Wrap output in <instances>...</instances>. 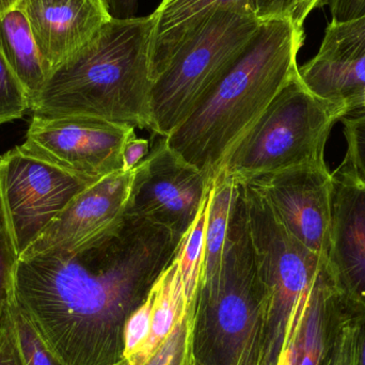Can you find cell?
<instances>
[{
  "label": "cell",
  "instance_id": "1",
  "mask_svg": "<svg viewBox=\"0 0 365 365\" xmlns=\"http://www.w3.org/2000/svg\"><path fill=\"white\" fill-rule=\"evenodd\" d=\"M182 237L139 217L70 250L19 259L13 298L63 365H119L124 328Z\"/></svg>",
  "mask_w": 365,
  "mask_h": 365
},
{
  "label": "cell",
  "instance_id": "2",
  "mask_svg": "<svg viewBox=\"0 0 365 365\" xmlns=\"http://www.w3.org/2000/svg\"><path fill=\"white\" fill-rule=\"evenodd\" d=\"M304 41V27L291 17L262 21L214 89L165 138L168 147L215 181L234 147L297 74Z\"/></svg>",
  "mask_w": 365,
  "mask_h": 365
},
{
  "label": "cell",
  "instance_id": "3",
  "mask_svg": "<svg viewBox=\"0 0 365 365\" xmlns=\"http://www.w3.org/2000/svg\"><path fill=\"white\" fill-rule=\"evenodd\" d=\"M152 26L151 15L111 19L89 44L49 73L32 115L151 128Z\"/></svg>",
  "mask_w": 365,
  "mask_h": 365
},
{
  "label": "cell",
  "instance_id": "4",
  "mask_svg": "<svg viewBox=\"0 0 365 365\" xmlns=\"http://www.w3.org/2000/svg\"><path fill=\"white\" fill-rule=\"evenodd\" d=\"M266 317L267 295L240 184L220 265L199 281L190 317L191 359L201 365H261Z\"/></svg>",
  "mask_w": 365,
  "mask_h": 365
},
{
  "label": "cell",
  "instance_id": "5",
  "mask_svg": "<svg viewBox=\"0 0 365 365\" xmlns=\"http://www.w3.org/2000/svg\"><path fill=\"white\" fill-rule=\"evenodd\" d=\"M340 113L312 93L299 73L227 156L220 173L242 182L326 162L325 148Z\"/></svg>",
  "mask_w": 365,
  "mask_h": 365
},
{
  "label": "cell",
  "instance_id": "6",
  "mask_svg": "<svg viewBox=\"0 0 365 365\" xmlns=\"http://www.w3.org/2000/svg\"><path fill=\"white\" fill-rule=\"evenodd\" d=\"M262 21L240 9H222L178 51L153 83L151 128L166 138L192 113L257 34Z\"/></svg>",
  "mask_w": 365,
  "mask_h": 365
},
{
  "label": "cell",
  "instance_id": "7",
  "mask_svg": "<svg viewBox=\"0 0 365 365\" xmlns=\"http://www.w3.org/2000/svg\"><path fill=\"white\" fill-rule=\"evenodd\" d=\"M240 186L255 261L267 295L265 349L261 365H276L289 317L327 259L298 242L255 187L247 182Z\"/></svg>",
  "mask_w": 365,
  "mask_h": 365
},
{
  "label": "cell",
  "instance_id": "8",
  "mask_svg": "<svg viewBox=\"0 0 365 365\" xmlns=\"http://www.w3.org/2000/svg\"><path fill=\"white\" fill-rule=\"evenodd\" d=\"M93 182L31 155L19 145L0 155V193L19 257Z\"/></svg>",
  "mask_w": 365,
  "mask_h": 365
},
{
  "label": "cell",
  "instance_id": "9",
  "mask_svg": "<svg viewBox=\"0 0 365 365\" xmlns=\"http://www.w3.org/2000/svg\"><path fill=\"white\" fill-rule=\"evenodd\" d=\"M135 130L94 118L32 115L19 147L77 177L98 182L123 171V149Z\"/></svg>",
  "mask_w": 365,
  "mask_h": 365
},
{
  "label": "cell",
  "instance_id": "10",
  "mask_svg": "<svg viewBox=\"0 0 365 365\" xmlns=\"http://www.w3.org/2000/svg\"><path fill=\"white\" fill-rule=\"evenodd\" d=\"M212 182L182 160L163 138L133 170L125 215L145 219L184 237Z\"/></svg>",
  "mask_w": 365,
  "mask_h": 365
},
{
  "label": "cell",
  "instance_id": "11",
  "mask_svg": "<svg viewBox=\"0 0 365 365\" xmlns=\"http://www.w3.org/2000/svg\"><path fill=\"white\" fill-rule=\"evenodd\" d=\"M332 182L334 175L326 162H321L244 182L264 195L279 220L298 242L315 255L327 259L331 231Z\"/></svg>",
  "mask_w": 365,
  "mask_h": 365
},
{
  "label": "cell",
  "instance_id": "12",
  "mask_svg": "<svg viewBox=\"0 0 365 365\" xmlns=\"http://www.w3.org/2000/svg\"><path fill=\"white\" fill-rule=\"evenodd\" d=\"M327 264L347 308L365 317V185L336 169Z\"/></svg>",
  "mask_w": 365,
  "mask_h": 365
},
{
  "label": "cell",
  "instance_id": "13",
  "mask_svg": "<svg viewBox=\"0 0 365 365\" xmlns=\"http://www.w3.org/2000/svg\"><path fill=\"white\" fill-rule=\"evenodd\" d=\"M133 171H119L93 182L74 197L19 259L70 250L119 223L125 215Z\"/></svg>",
  "mask_w": 365,
  "mask_h": 365
},
{
  "label": "cell",
  "instance_id": "14",
  "mask_svg": "<svg viewBox=\"0 0 365 365\" xmlns=\"http://www.w3.org/2000/svg\"><path fill=\"white\" fill-rule=\"evenodd\" d=\"M47 76L113 19L106 0H21Z\"/></svg>",
  "mask_w": 365,
  "mask_h": 365
},
{
  "label": "cell",
  "instance_id": "15",
  "mask_svg": "<svg viewBox=\"0 0 365 365\" xmlns=\"http://www.w3.org/2000/svg\"><path fill=\"white\" fill-rule=\"evenodd\" d=\"M230 8L255 14V0H162L151 14L150 66L153 83L215 13Z\"/></svg>",
  "mask_w": 365,
  "mask_h": 365
},
{
  "label": "cell",
  "instance_id": "16",
  "mask_svg": "<svg viewBox=\"0 0 365 365\" xmlns=\"http://www.w3.org/2000/svg\"><path fill=\"white\" fill-rule=\"evenodd\" d=\"M0 51L25 89L31 109L47 72L29 21L19 6L0 19Z\"/></svg>",
  "mask_w": 365,
  "mask_h": 365
},
{
  "label": "cell",
  "instance_id": "17",
  "mask_svg": "<svg viewBox=\"0 0 365 365\" xmlns=\"http://www.w3.org/2000/svg\"><path fill=\"white\" fill-rule=\"evenodd\" d=\"M151 329L143 349L128 360L130 365H145L160 351L180 321L191 310L187 304L180 263L175 261L164 270L151 292Z\"/></svg>",
  "mask_w": 365,
  "mask_h": 365
},
{
  "label": "cell",
  "instance_id": "18",
  "mask_svg": "<svg viewBox=\"0 0 365 365\" xmlns=\"http://www.w3.org/2000/svg\"><path fill=\"white\" fill-rule=\"evenodd\" d=\"M240 192V184L223 173L212 184L205 230V249L200 279L210 276L218 269L232 212ZM200 281V280H199Z\"/></svg>",
  "mask_w": 365,
  "mask_h": 365
},
{
  "label": "cell",
  "instance_id": "19",
  "mask_svg": "<svg viewBox=\"0 0 365 365\" xmlns=\"http://www.w3.org/2000/svg\"><path fill=\"white\" fill-rule=\"evenodd\" d=\"M212 188V185L195 222L191 225L188 233L182 237L181 247H180L179 253L177 255L180 268H181L185 294H186L189 309H192L193 304H195L202 265H203L206 221H207Z\"/></svg>",
  "mask_w": 365,
  "mask_h": 365
},
{
  "label": "cell",
  "instance_id": "20",
  "mask_svg": "<svg viewBox=\"0 0 365 365\" xmlns=\"http://www.w3.org/2000/svg\"><path fill=\"white\" fill-rule=\"evenodd\" d=\"M365 56V13L346 21H330L314 58L345 61Z\"/></svg>",
  "mask_w": 365,
  "mask_h": 365
},
{
  "label": "cell",
  "instance_id": "21",
  "mask_svg": "<svg viewBox=\"0 0 365 365\" xmlns=\"http://www.w3.org/2000/svg\"><path fill=\"white\" fill-rule=\"evenodd\" d=\"M8 314L23 365H63L19 310L13 297L9 302Z\"/></svg>",
  "mask_w": 365,
  "mask_h": 365
},
{
  "label": "cell",
  "instance_id": "22",
  "mask_svg": "<svg viewBox=\"0 0 365 365\" xmlns=\"http://www.w3.org/2000/svg\"><path fill=\"white\" fill-rule=\"evenodd\" d=\"M19 259L14 234L0 193V327L13 297V283Z\"/></svg>",
  "mask_w": 365,
  "mask_h": 365
},
{
  "label": "cell",
  "instance_id": "23",
  "mask_svg": "<svg viewBox=\"0 0 365 365\" xmlns=\"http://www.w3.org/2000/svg\"><path fill=\"white\" fill-rule=\"evenodd\" d=\"M346 154L339 168L365 185V113L342 118Z\"/></svg>",
  "mask_w": 365,
  "mask_h": 365
},
{
  "label": "cell",
  "instance_id": "24",
  "mask_svg": "<svg viewBox=\"0 0 365 365\" xmlns=\"http://www.w3.org/2000/svg\"><path fill=\"white\" fill-rule=\"evenodd\" d=\"M27 110V93L0 51V125L21 119Z\"/></svg>",
  "mask_w": 365,
  "mask_h": 365
},
{
  "label": "cell",
  "instance_id": "25",
  "mask_svg": "<svg viewBox=\"0 0 365 365\" xmlns=\"http://www.w3.org/2000/svg\"><path fill=\"white\" fill-rule=\"evenodd\" d=\"M191 309L178 323L160 351L145 365H186L190 340Z\"/></svg>",
  "mask_w": 365,
  "mask_h": 365
},
{
  "label": "cell",
  "instance_id": "26",
  "mask_svg": "<svg viewBox=\"0 0 365 365\" xmlns=\"http://www.w3.org/2000/svg\"><path fill=\"white\" fill-rule=\"evenodd\" d=\"M152 300L151 293L147 299L130 315L124 328V358L126 361L134 357L147 342L151 329Z\"/></svg>",
  "mask_w": 365,
  "mask_h": 365
},
{
  "label": "cell",
  "instance_id": "27",
  "mask_svg": "<svg viewBox=\"0 0 365 365\" xmlns=\"http://www.w3.org/2000/svg\"><path fill=\"white\" fill-rule=\"evenodd\" d=\"M365 317L351 315L341 329L338 339L323 365H356L358 336Z\"/></svg>",
  "mask_w": 365,
  "mask_h": 365
},
{
  "label": "cell",
  "instance_id": "28",
  "mask_svg": "<svg viewBox=\"0 0 365 365\" xmlns=\"http://www.w3.org/2000/svg\"><path fill=\"white\" fill-rule=\"evenodd\" d=\"M310 289L307 292L306 295L300 299V302L296 304L291 317H289L287 330H285L284 340H283L282 347H281L276 365H298V329H299L302 313H304L307 302H308Z\"/></svg>",
  "mask_w": 365,
  "mask_h": 365
},
{
  "label": "cell",
  "instance_id": "29",
  "mask_svg": "<svg viewBox=\"0 0 365 365\" xmlns=\"http://www.w3.org/2000/svg\"><path fill=\"white\" fill-rule=\"evenodd\" d=\"M0 365H23L15 342L12 324L6 309V317L0 327Z\"/></svg>",
  "mask_w": 365,
  "mask_h": 365
},
{
  "label": "cell",
  "instance_id": "30",
  "mask_svg": "<svg viewBox=\"0 0 365 365\" xmlns=\"http://www.w3.org/2000/svg\"><path fill=\"white\" fill-rule=\"evenodd\" d=\"M327 6L331 21H346L365 13V0H323L321 6Z\"/></svg>",
  "mask_w": 365,
  "mask_h": 365
},
{
  "label": "cell",
  "instance_id": "31",
  "mask_svg": "<svg viewBox=\"0 0 365 365\" xmlns=\"http://www.w3.org/2000/svg\"><path fill=\"white\" fill-rule=\"evenodd\" d=\"M255 15L261 21L277 19V17H291L295 10L297 0H255Z\"/></svg>",
  "mask_w": 365,
  "mask_h": 365
},
{
  "label": "cell",
  "instance_id": "32",
  "mask_svg": "<svg viewBox=\"0 0 365 365\" xmlns=\"http://www.w3.org/2000/svg\"><path fill=\"white\" fill-rule=\"evenodd\" d=\"M149 153V141L138 138L136 133L133 134L123 149V171L134 170Z\"/></svg>",
  "mask_w": 365,
  "mask_h": 365
},
{
  "label": "cell",
  "instance_id": "33",
  "mask_svg": "<svg viewBox=\"0 0 365 365\" xmlns=\"http://www.w3.org/2000/svg\"><path fill=\"white\" fill-rule=\"evenodd\" d=\"M139 0H106L113 19H128L136 16Z\"/></svg>",
  "mask_w": 365,
  "mask_h": 365
},
{
  "label": "cell",
  "instance_id": "34",
  "mask_svg": "<svg viewBox=\"0 0 365 365\" xmlns=\"http://www.w3.org/2000/svg\"><path fill=\"white\" fill-rule=\"evenodd\" d=\"M323 0H297L292 19L304 27V21L314 9L319 8Z\"/></svg>",
  "mask_w": 365,
  "mask_h": 365
},
{
  "label": "cell",
  "instance_id": "35",
  "mask_svg": "<svg viewBox=\"0 0 365 365\" xmlns=\"http://www.w3.org/2000/svg\"><path fill=\"white\" fill-rule=\"evenodd\" d=\"M356 365H365V319L360 325Z\"/></svg>",
  "mask_w": 365,
  "mask_h": 365
},
{
  "label": "cell",
  "instance_id": "36",
  "mask_svg": "<svg viewBox=\"0 0 365 365\" xmlns=\"http://www.w3.org/2000/svg\"><path fill=\"white\" fill-rule=\"evenodd\" d=\"M21 0H0V19L9 12L19 6Z\"/></svg>",
  "mask_w": 365,
  "mask_h": 365
},
{
  "label": "cell",
  "instance_id": "37",
  "mask_svg": "<svg viewBox=\"0 0 365 365\" xmlns=\"http://www.w3.org/2000/svg\"><path fill=\"white\" fill-rule=\"evenodd\" d=\"M356 113H365V98L364 103H362L361 107H360L359 110L356 111Z\"/></svg>",
  "mask_w": 365,
  "mask_h": 365
},
{
  "label": "cell",
  "instance_id": "38",
  "mask_svg": "<svg viewBox=\"0 0 365 365\" xmlns=\"http://www.w3.org/2000/svg\"><path fill=\"white\" fill-rule=\"evenodd\" d=\"M188 365H201V364H197V362H195V361H193L192 359H191L190 351H189Z\"/></svg>",
  "mask_w": 365,
  "mask_h": 365
},
{
  "label": "cell",
  "instance_id": "39",
  "mask_svg": "<svg viewBox=\"0 0 365 365\" xmlns=\"http://www.w3.org/2000/svg\"><path fill=\"white\" fill-rule=\"evenodd\" d=\"M119 365H130V364H128V362L126 361V360H125V361L122 362V364H119Z\"/></svg>",
  "mask_w": 365,
  "mask_h": 365
},
{
  "label": "cell",
  "instance_id": "40",
  "mask_svg": "<svg viewBox=\"0 0 365 365\" xmlns=\"http://www.w3.org/2000/svg\"><path fill=\"white\" fill-rule=\"evenodd\" d=\"M188 359H189V356H188ZM188 359H187L186 365H188Z\"/></svg>",
  "mask_w": 365,
  "mask_h": 365
}]
</instances>
